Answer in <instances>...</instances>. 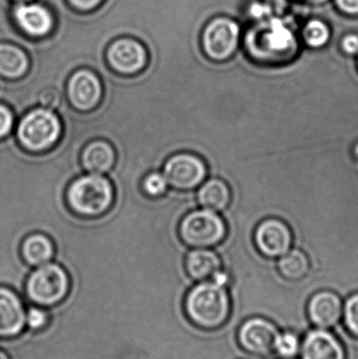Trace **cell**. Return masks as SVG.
<instances>
[{
    "label": "cell",
    "mask_w": 358,
    "mask_h": 359,
    "mask_svg": "<svg viewBox=\"0 0 358 359\" xmlns=\"http://www.w3.org/2000/svg\"><path fill=\"white\" fill-rule=\"evenodd\" d=\"M279 331L270 320L265 318H250L239 330L240 345L248 353L256 356L268 355L273 351Z\"/></svg>",
    "instance_id": "obj_9"
},
{
    "label": "cell",
    "mask_w": 358,
    "mask_h": 359,
    "mask_svg": "<svg viewBox=\"0 0 358 359\" xmlns=\"http://www.w3.org/2000/svg\"><path fill=\"white\" fill-rule=\"evenodd\" d=\"M163 174L170 187L178 190H191L205 180L207 166L195 154L181 151L166 160Z\"/></svg>",
    "instance_id": "obj_6"
},
{
    "label": "cell",
    "mask_w": 358,
    "mask_h": 359,
    "mask_svg": "<svg viewBox=\"0 0 358 359\" xmlns=\"http://www.w3.org/2000/svg\"><path fill=\"white\" fill-rule=\"evenodd\" d=\"M20 252L25 263L31 268H36L54 259V243L46 234L33 233L25 238Z\"/></svg>",
    "instance_id": "obj_18"
},
{
    "label": "cell",
    "mask_w": 358,
    "mask_h": 359,
    "mask_svg": "<svg viewBox=\"0 0 358 359\" xmlns=\"http://www.w3.org/2000/svg\"><path fill=\"white\" fill-rule=\"evenodd\" d=\"M345 326L351 334L358 337V293L347 299L343 309Z\"/></svg>",
    "instance_id": "obj_27"
},
{
    "label": "cell",
    "mask_w": 358,
    "mask_h": 359,
    "mask_svg": "<svg viewBox=\"0 0 358 359\" xmlns=\"http://www.w3.org/2000/svg\"><path fill=\"white\" fill-rule=\"evenodd\" d=\"M106 58L113 71L125 76L140 73L147 65L146 50L132 39H120L111 43Z\"/></svg>",
    "instance_id": "obj_10"
},
{
    "label": "cell",
    "mask_w": 358,
    "mask_h": 359,
    "mask_svg": "<svg viewBox=\"0 0 358 359\" xmlns=\"http://www.w3.org/2000/svg\"><path fill=\"white\" fill-rule=\"evenodd\" d=\"M67 200L77 215L98 217L111 208L115 200V189L111 180L102 175H82L69 184Z\"/></svg>",
    "instance_id": "obj_3"
},
{
    "label": "cell",
    "mask_w": 358,
    "mask_h": 359,
    "mask_svg": "<svg viewBox=\"0 0 358 359\" xmlns=\"http://www.w3.org/2000/svg\"><path fill=\"white\" fill-rule=\"evenodd\" d=\"M183 242L189 247L214 246L225 236V224L216 211L193 210L187 213L179 226Z\"/></svg>",
    "instance_id": "obj_5"
},
{
    "label": "cell",
    "mask_w": 358,
    "mask_h": 359,
    "mask_svg": "<svg viewBox=\"0 0 358 359\" xmlns=\"http://www.w3.org/2000/svg\"><path fill=\"white\" fill-rule=\"evenodd\" d=\"M355 153H357V155L358 156V145L355 147Z\"/></svg>",
    "instance_id": "obj_33"
},
{
    "label": "cell",
    "mask_w": 358,
    "mask_h": 359,
    "mask_svg": "<svg viewBox=\"0 0 358 359\" xmlns=\"http://www.w3.org/2000/svg\"><path fill=\"white\" fill-rule=\"evenodd\" d=\"M20 1H27V0H20Z\"/></svg>",
    "instance_id": "obj_34"
},
{
    "label": "cell",
    "mask_w": 358,
    "mask_h": 359,
    "mask_svg": "<svg viewBox=\"0 0 358 359\" xmlns=\"http://www.w3.org/2000/svg\"><path fill=\"white\" fill-rule=\"evenodd\" d=\"M69 2L78 10L90 11L96 8L101 0H69Z\"/></svg>",
    "instance_id": "obj_30"
},
{
    "label": "cell",
    "mask_w": 358,
    "mask_h": 359,
    "mask_svg": "<svg viewBox=\"0 0 358 359\" xmlns=\"http://www.w3.org/2000/svg\"><path fill=\"white\" fill-rule=\"evenodd\" d=\"M14 113L6 104L0 103V139L8 136L14 126Z\"/></svg>",
    "instance_id": "obj_28"
},
{
    "label": "cell",
    "mask_w": 358,
    "mask_h": 359,
    "mask_svg": "<svg viewBox=\"0 0 358 359\" xmlns=\"http://www.w3.org/2000/svg\"><path fill=\"white\" fill-rule=\"evenodd\" d=\"M279 270L286 280H302L308 273V257L298 249L288 251L280 259Z\"/></svg>",
    "instance_id": "obj_21"
},
{
    "label": "cell",
    "mask_w": 358,
    "mask_h": 359,
    "mask_svg": "<svg viewBox=\"0 0 358 359\" xmlns=\"http://www.w3.org/2000/svg\"><path fill=\"white\" fill-rule=\"evenodd\" d=\"M62 134L60 118L52 109L38 107L19 119L16 137L29 153H43L52 149Z\"/></svg>",
    "instance_id": "obj_4"
},
{
    "label": "cell",
    "mask_w": 358,
    "mask_h": 359,
    "mask_svg": "<svg viewBox=\"0 0 358 359\" xmlns=\"http://www.w3.org/2000/svg\"><path fill=\"white\" fill-rule=\"evenodd\" d=\"M301 341L298 335L292 332H282L275 339L273 351L283 358H291L298 355L301 350Z\"/></svg>",
    "instance_id": "obj_24"
},
{
    "label": "cell",
    "mask_w": 358,
    "mask_h": 359,
    "mask_svg": "<svg viewBox=\"0 0 358 359\" xmlns=\"http://www.w3.org/2000/svg\"><path fill=\"white\" fill-rule=\"evenodd\" d=\"M52 316L46 308L31 305L27 308L25 327L33 333H41L50 327Z\"/></svg>",
    "instance_id": "obj_23"
},
{
    "label": "cell",
    "mask_w": 358,
    "mask_h": 359,
    "mask_svg": "<svg viewBox=\"0 0 358 359\" xmlns=\"http://www.w3.org/2000/svg\"><path fill=\"white\" fill-rule=\"evenodd\" d=\"M115 162L116 151L109 141H92L82 151V166L88 174H106L113 170Z\"/></svg>",
    "instance_id": "obj_16"
},
{
    "label": "cell",
    "mask_w": 358,
    "mask_h": 359,
    "mask_svg": "<svg viewBox=\"0 0 358 359\" xmlns=\"http://www.w3.org/2000/svg\"><path fill=\"white\" fill-rule=\"evenodd\" d=\"M183 309L193 326L201 330H216L228 320L230 299L224 286L204 280L187 291Z\"/></svg>",
    "instance_id": "obj_1"
},
{
    "label": "cell",
    "mask_w": 358,
    "mask_h": 359,
    "mask_svg": "<svg viewBox=\"0 0 358 359\" xmlns=\"http://www.w3.org/2000/svg\"><path fill=\"white\" fill-rule=\"evenodd\" d=\"M0 359H11V358L4 350H0Z\"/></svg>",
    "instance_id": "obj_32"
},
{
    "label": "cell",
    "mask_w": 358,
    "mask_h": 359,
    "mask_svg": "<svg viewBox=\"0 0 358 359\" xmlns=\"http://www.w3.org/2000/svg\"><path fill=\"white\" fill-rule=\"evenodd\" d=\"M67 95L71 107L77 111H94L102 99L100 78L92 69H78L67 80Z\"/></svg>",
    "instance_id": "obj_7"
},
{
    "label": "cell",
    "mask_w": 358,
    "mask_h": 359,
    "mask_svg": "<svg viewBox=\"0 0 358 359\" xmlns=\"http://www.w3.org/2000/svg\"><path fill=\"white\" fill-rule=\"evenodd\" d=\"M27 307L20 295L8 287L0 286V339L20 337L25 329Z\"/></svg>",
    "instance_id": "obj_11"
},
{
    "label": "cell",
    "mask_w": 358,
    "mask_h": 359,
    "mask_svg": "<svg viewBox=\"0 0 358 359\" xmlns=\"http://www.w3.org/2000/svg\"><path fill=\"white\" fill-rule=\"evenodd\" d=\"M239 34V27L230 19H214L204 32L203 44L206 54L214 60L228 58L237 48Z\"/></svg>",
    "instance_id": "obj_8"
},
{
    "label": "cell",
    "mask_w": 358,
    "mask_h": 359,
    "mask_svg": "<svg viewBox=\"0 0 358 359\" xmlns=\"http://www.w3.org/2000/svg\"><path fill=\"white\" fill-rule=\"evenodd\" d=\"M29 67V58L22 50L11 44L0 43V76L18 79L27 74Z\"/></svg>",
    "instance_id": "obj_20"
},
{
    "label": "cell",
    "mask_w": 358,
    "mask_h": 359,
    "mask_svg": "<svg viewBox=\"0 0 358 359\" xmlns=\"http://www.w3.org/2000/svg\"><path fill=\"white\" fill-rule=\"evenodd\" d=\"M168 182L163 172H151L142 181L143 191L151 198L163 196L168 190Z\"/></svg>",
    "instance_id": "obj_25"
},
{
    "label": "cell",
    "mask_w": 358,
    "mask_h": 359,
    "mask_svg": "<svg viewBox=\"0 0 358 359\" xmlns=\"http://www.w3.org/2000/svg\"><path fill=\"white\" fill-rule=\"evenodd\" d=\"M291 232L280 219H269L263 222L256 232V241L261 252L267 257H280L289 251Z\"/></svg>",
    "instance_id": "obj_12"
},
{
    "label": "cell",
    "mask_w": 358,
    "mask_h": 359,
    "mask_svg": "<svg viewBox=\"0 0 358 359\" xmlns=\"http://www.w3.org/2000/svg\"><path fill=\"white\" fill-rule=\"evenodd\" d=\"M304 37L309 46L319 48L327 42L329 31L322 21L312 20L305 27Z\"/></svg>",
    "instance_id": "obj_26"
},
{
    "label": "cell",
    "mask_w": 358,
    "mask_h": 359,
    "mask_svg": "<svg viewBox=\"0 0 358 359\" xmlns=\"http://www.w3.org/2000/svg\"><path fill=\"white\" fill-rule=\"evenodd\" d=\"M71 285L73 280L67 270L57 262H50L29 272L23 290L31 305L50 309L67 301Z\"/></svg>",
    "instance_id": "obj_2"
},
{
    "label": "cell",
    "mask_w": 358,
    "mask_h": 359,
    "mask_svg": "<svg viewBox=\"0 0 358 359\" xmlns=\"http://www.w3.org/2000/svg\"><path fill=\"white\" fill-rule=\"evenodd\" d=\"M266 50L269 52H275V54H281L285 50H289L292 43V35L283 25L273 21L271 31L266 36Z\"/></svg>",
    "instance_id": "obj_22"
},
{
    "label": "cell",
    "mask_w": 358,
    "mask_h": 359,
    "mask_svg": "<svg viewBox=\"0 0 358 359\" xmlns=\"http://www.w3.org/2000/svg\"><path fill=\"white\" fill-rule=\"evenodd\" d=\"M343 48L349 54L358 52V37L355 35H349L343 40Z\"/></svg>",
    "instance_id": "obj_29"
},
{
    "label": "cell",
    "mask_w": 358,
    "mask_h": 359,
    "mask_svg": "<svg viewBox=\"0 0 358 359\" xmlns=\"http://www.w3.org/2000/svg\"><path fill=\"white\" fill-rule=\"evenodd\" d=\"M199 205L204 209L221 211L230 202V190L221 179H210L200 188L197 194Z\"/></svg>",
    "instance_id": "obj_19"
},
{
    "label": "cell",
    "mask_w": 358,
    "mask_h": 359,
    "mask_svg": "<svg viewBox=\"0 0 358 359\" xmlns=\"http://www.w3.org/2000/svg\"><path fill=\"white\" fill-rule=\"evenodd\" d=\"M14 16L19 27L33 37L48 35L54 27L52 13L40 4H18Z\"/></svg>",
    "instance_id": "obj_15"
},
{
    "label": "cell",
    "mask_w": 358,
    "mask_h": 359,
    "mask_svg": "<svg viewBox=\"0 0 358 359\" xmlns=\"http://www.w3.org/2000/svg\"><path fill=\"white\" fill-rule=\"evenodd\" d=\"M184 265L187 276L195 282L209 280L221 270L220 257L214 251L207 249L188 251Z\"/></svg>",
    "instance_id": "obj_17"
},
{
    "label": "cell",
    "mask_w": 358,
    "mask_h": 359,
    "mask_svg": "<svg viewBox=\"0 0 358 359\" xmlns=\"http://www.w3.org/2000/svg\"><path fill=\"white\" fill-rule=\"evenodd\" d=\"M302 359H345V350L336 335L327 329L307 333L301 344Z\"/></svg>",
    "instance_id": "obj_13"
},
{
    "label": "cell",
    "mask_w": 358,
    "mask_h": 359,
    "mask_svg": "<svg viewBox=\"0 0 358 359\" xmlns=\"http://www.w3.org/2000/svg\"><path fill=\"white\" fill-rule=\"evenodd\" d=\"M338 6L347 13H358V0H336Z\"/></svg>",
    "instance_id": "obj_31"
},
{
    "label": "cell",
    "mask_w": 358,
    "mask_h": 359,
    "mask_svg": "<svg viewBox=\"0 0 358 359\" xmlns=\"http://www.w3.org/2000/svg\"><path fill=\"white\" fill-rule=\"evenodd\" d=\"M343 309L344 306L338 294L331 291H322L311 297L308 316L317 328L329 329L340 322Z\"/></svg>",
    "instance_id": "obj_14"
}]
</instances>
